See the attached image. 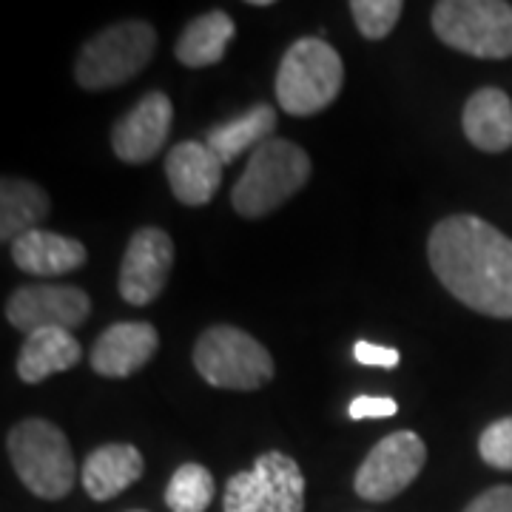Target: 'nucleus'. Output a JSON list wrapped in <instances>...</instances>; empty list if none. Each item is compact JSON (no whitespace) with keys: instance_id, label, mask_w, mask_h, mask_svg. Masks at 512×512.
<instances>
[{"instance_id":"nucleus-1","label":"nucleus","mask_w":512,"mask_h":512,"mask_svg":"<svg viewBox=\"0 0 512 512\" xmlns=\"http://www.w3.org/2000/svg\"><path fill=\"white\" fill-rule=\"evenodd\" d=\"M430 268L461 305L512 319V239L476 214L441 220L427 239Z\"/></svg>"},{"instance_id":"nucleus-2","label":"nucleus","mask_w":512,"mask_h":512,"mask_svg":"<svg viewBox=\"0 0 512 512\" xmlns=\"http://www.w3.org/2000/svg\"><path fill=\"white\" fill-rule=\"evenodd\" d=\"M311 180V157L291 140L274 137L251 151L242 177L231 191V205L239 217L259 220L299 194Z\"/></svg>"},{"instance_id":"nucleus-3","label":"nucleus","mask_w":512,"mask_h":512,"mask_svg":"<svg viewBox=\"0 0 512 512\" xmlns=\"http://www.w3.org/2000/svg\"><path fill=\"white\" fill-rule=\"evenodd\" d=\"M345 83V63L322 37H299L276 72V100L293 117L325 111Z\"/></svg>"},{"instance_id":"nucleus-4","label":"nucleus","mask_w":512,"mask_h":512,"mask_svg":"<svg viewBox=\"0 0 512 512\" xmlns=\"http://www.w3.org/2000/svg\"><path fill=\"white\" fill-rule=\"evenodd\" d=\"M6 453L29 493L57 501L72 493L77 481L72 444L66 433L46 419H26L6 436Z\"/></svg>"},{"instance_id":"nucleus-5","label":"nucleus","mask_w":512,"mask_h":512,"mask_svg":"<svg viewBox=\"0 0 512 512\" xmlns=\"http://www.w3.org/2000/svg\"><path fill=\"white\" fill-rule=\"evenodd\" d=\"M157 49V29L146 20H123L97 35L80 49L74 77L83 89L103 92L140 74Z\"/></svg>"},{"instance_id":"nucleus-6","label":"nucleus","mask_w":512,"mask_h":512,"mask_svg":"<svg viewBox=\"0 0 512 512\" xmlns=\"http://www.w3.org/2000/svg\"><path fill=\"white\" fill-rule=\"evenodd\" d=\"M433 32L444 46L481 60L512 57V6L504 0H441Z\"/></svg>"},{"instance_id":"nucleus-7","label":"nucleus","mask_w":512,"mask_h":512,"mask_svg":"<svg viewBox=\"0 0 512 512\" xmlns=\"http://www.w3.org/2000/svg\"><path fill=\"white\" fill-rule=\"evenodd\" d=\"M194 367L220 390H259L274 379L268 348L234 325H214L202 333L194 345Z\"/></svg>"},{"instance_id":"nucleus-8","label":"nucleus","mask_w":512,"mask_h":512,"mask_svg":"<svg viewBox=\"0 0 512 512\" xmlns=\"http://www.w3.org/2000/svg\"><path fill=\"white\" fill-rule=\"evenodd\" d=\"M225 512H305V476L291 456L271 450L225 484Z\"/></svg>"},{"instance_id":"nucleus-9","label":"nucleus","mask_w":512,"mask_h":512,"mask_svg":"<svg viewBox=\"0 0 512 512\" xmlns=\"http://www.w3.org/2000/svg\"><path fill=\"white\" fill-rule=\"evenodd\" d=\"M427 461V447L413 430H399L384 436L362 461L353 490L365 501H390L404 493Z\"/></svg>"},{"instance_id":"nucleus-10","label":"nucleus","mask_w":512,"mask_h":512,"mask_svg":"<svg viewBox=\"0 0 512 512\" xmlns=\"http://www.w3.org/2000/svg\"><path fill=\"white\" fill-rule=\"evenodd\" d=\"M92 313L89 293L77 285H23L6 299V322L12 328L35 330H74Z\"/></svg>"},{"instance_id":"nucleus-11","label":"nucleus","mask_w":512,"mask_h":512,"mask_svg":"<svg viewBox=\"0 0 512 512\" xmlns=\"http://www.w3.org/2000/svg\"><path fill=\"white\" fill-rule=\"evenodd\" d=\"M174 268V242L163 228H140L128 239L126 254L120 262V296L128 305H151Z\"/></svg>"},{"instance_id":"nucleus-12","label":"nucleus","mask_w":512,"mask_h":512,"mask_svg":"<svg viewBox=\"0 0 512 512\" xmlns=\"http://www.w3.org/2000/svg\"><path fill=\"white\" fill-rule=\"evenodd\" d=\"M171 123H174V106L168 94L148 92L126 117L117 120V126L111 131V148L123 163H148L168 143Z\"/></svg>"},{"instance_id":"nucleus-13","label":"nucleus","mask_w":512,"mask_h":512,"mask_svg":"<svg viewBox=\"0 0 512 512\" xmlns=\"http://www.w3.org/2000/svg\"><path fill=\"white\" fill-rule=\"evenodd\" d=\"M160 333L148 322H114L94 342L89 362L97 376L128 379L154 359Z\"/></svg>"},{"instance_id":"nucleus-14","label":"nucleus","mask_w":512,"mask_h":512,"mask_svg":"<svg viewBox=\"0 0 512 512\" xmlns=\"http://www.w3.org/2000/svg\"><path fill=\"white\" fill-rule=\"evenodd\" d=\"M165 177L177 200L197 208L214 200V194L220 191L222 160L208 148V143L185 140L168 151Z\"/></svg>"},{"instance_id":"nucleus-15","label":"nucleus","mask_w":512,"mask_h":512,"mask_svg":"<svg viewBox=\"0 0 512 512\" xmlns=\"http://www.w3.org/2000/svg\"><path fill=\"white\" fill-rule=\"evenodd\" d=\"M89 251L80 239L63 237L55 231H29L12 242V262L23 274L32 276H63L83 268Z\"/></svg>"},{"instance_id":"nucleus-16","label":"nucleus","mask_w":512,"mask_h":512,"mask_svg":"<svg viewBox=\"0 0 512 512\" xmlns=\"http://www.w3.org/2000/svg\"><path fill=\"white\" fill-rule=\"evenodd\" d=\"M461 126L467 140L487 154H501L512 148V100L501 89H478L461 114Z\"/></svg>"},{"instance_id":"nucleus-17","label":"nucleus","mask_w":512,"mask_h":512,"mask_svg":"<svg viewBox=\"0 0 512 512\" xmlns=\"http://www.w3.org/2000/svg\"><path fill=\"white\" fill-rule=\"evenodd\" d=\"M146 470V458L134 444H103L83 461V487L94 501H111Z\"/></svg>"},{"instance_id":"nucleus-18","label":"nucleus","mask_w":512,"mask_h":512,"mask_svg":"<svg viewBox=\"0 0 512 512\" xmlns=\"http://www.w3.org/2000/svg\"><path fill=\"white\" fill-rule=\"evenodd\" d=\"M83 350L72 330H35L26 336L18 353V376L26 384L46 382L49 376L72 370L80 362Z\"/></svg>"},{"instance_id":"nucleus-19","label":"nucleus","mask_w":512,"mask_h":512,"mask_svg":"<svg viewBox=\"0 0 512 512\" xmlns=\"http://www.w3.org/2000/svg\"><path fill=\"white\" fill-rule=\"evenodd\" d=\"M276 131V109L268 103H256L248 111H242L239 117L214 126L205 134L208 148L222 160V165L234 163L239 154H245L248 148H259L262 143L274 140Z\"/></svg>"},{"instance_id":"nucleus-20","label":"nucleus","mask_w":512,"mask_h":512,"mask_svg":"<svg viewBox=\"0 0 512 512\" xmlns=\"http://www.w3.org/2000/svg\"><path fill=\"white\" fill-rule=\"evenodd\" d=\"M234 35H237L234 18L222 9H214L185 26L177 46H174V55L188 69H205V66L220 63Z\"/></svg>"},{"instance_id":"nucleus-21","label":"nucleus","mask_w":512,"mask_h":512,"mask_svg":"<svg viewBox=\"0 0 512 512\" xmlns=\"http://www.w3.org/2000/svg\"><path fill=\"white\" fill-rule=\"evenodd\" d=\"M49 194L32 180L3 177L0 183V239L15 242L29 231H37L49 217Z\"/></svg>"},{"instance_id":"nucleus-22","label":"nucleus","mask_w":512,"mask_h":512,"mask_svg":"<svg viewBox=\"0 0 512 512\" xmlns=\"http://www.w3.org/2000/svg\"><path fill=\"white\" fill-rule=\"evenodd\" d=\"M214 501V476L202 464H183L165 487V504L171 512H205Z\"/></svg>"},{"instance_id":"nucleus-23","label":"nucleus","mask_w":512,"mask_h":512,"mask_svg":"<svg viewBox=\"0 0 512 512\" xmlns=\"http://www.w3.org/2000/svg\"><path fill=\"white\" fill-rule=\"evenodd\" d=\"M350 12H353V20H356L362 37L384 40L402 18L404 3L402 0H353Z\"/></svg>"},{"instance_id":"nucleus-24","label":"nucleus","mask_w":512,"mask_h":512,"mask_svg":"<svg viewBox=\"0 0 512 512\" xmlns=\"http://www.w3.org/2000/svg\"><path fill=\"white\" fill-rule=\"evenodd\" d=\"M481 458L495 470H512V416L493 421L478 439Z\"/></svg>"},{"instance_id":"nucleus-25","label":"nucleus","mask_w":512,"mask_h":512,"mask_svg":"<svg viewBox=\"0 0 512 512\" xmlns=\"http://www.w3.org/2000/svg\"><path fill=\"white\" fill-rule=\"evenodd\" d=\"M396 413H399V404L390 396H356L348 407V416L353 421L390 419Z\"/></svg>"},{"instance_id":"nucleus-26","label":"nucleus","mask_w":512,"mask_h":512,"mask_svg":"<svg viewBox=\"0 0 512 512\" xmlns=\"http://www.w3.org/2000/svg\"><path fill=\"white\" fill-rule=\"evenodd\" d=\"M353 359L359 362V365L367 367H384V370H390V367H399L402 362V353L396 348H384V345H373V342H356L353 345Z\"/></svg>"},{"instance_id":"nucleus-27","label":"nucleus","mask_w":512,"mask_h":512,"mask_svg":"<svg viewBox=\"0 0 512 512\" xmlns=\"http://www.w3.org/2000/svg\"><path fill=\"white\" fill-rule=\"evenodd\" d=\"M464 512H512V487L510 484H498V487L484 490L467 504Z\"/></svg>"},{"instance_id":"nucleus-28","label":"nucleus","mask_w":512,"mask_h":512,"mask_svg":"<svg viewBox=\"0 0 512 512\" xmlns=\"http://www.w3.org/2000/svg\"><path fill=\"white\" fill-rule=\"evenodd\" d=\"M131 512H143V510H131Z\"/></svg>"}]
</instances>
